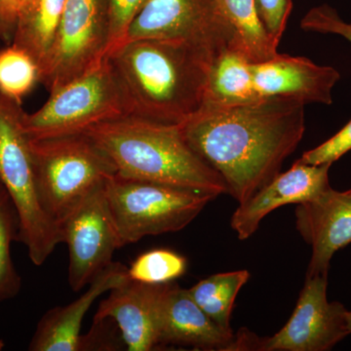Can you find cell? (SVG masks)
Here are the masks:
<instances>
[{
    "mask_svg": "<svg viewBox=\"0 0 351 351\" xmlns=\"http://www.w3.org/2000/svg\"><path fill=\"white\" fill-rule=\"evenodd\" d=\"M105 193L120 247L145 237L180 232L215 199L191 189L117 175L106 182Z\"/></svg>",
    "mask_w": 351,
    "mask_h": 351,
    "instance_id": "cell-7",
    "label": "cell"
},
{
    "mask_svg": "<svg viewBox=\"0 0 351 351\" xmlns=\"http://www.w3.org/2000/svg\"><path fill=\"white\" fill-rule=\"evenodd\" d=\"M301 27L306 32L337 34L351 44V23L341 19L338 11L328 4L311 8L302 18Z\"/></svg>",
    "mask_w": 351,
    "mask_h": 351,
    "instance_id": "cell-26",
    "label": "cell"
},
{
    "mask_svg": "<svg viewBox=\"0 0 351 351\" xmlns=\"http://www.w3.org/2000/svg\"><path fill=\"white\" fill-rule=\"evenodd\" d=\"M38 82V62L27 50L13 43L0 50V93L21 105Z\"/></svg>",
    "mask_w": 351,
    "mask_h": 351,
    "instance_id": "cell-22",
    "label": "cell"
},
{
    "mask_svg": "<svg viewBox=\"0 0 351 351\" xmlns=\"http://www.w3.org/2000/svg\"><path fill=\"white\" fill-rule=\"evenodd\" d=\"M252 64L234 48L221 50L208 73L204 105L237 107L263 100L254 86Z\"/></svg>",
    "mask_w": 351,
    "mask_h": 351,
    "instance_id": "cell-18",
    "label": "cell"
},
{
    "mask_svg": "<svg viewBox=\"0 0 351 351\" xmlns=\"http://www.w3.org/2000/svg\"><path fill=\"white\" fill-rule=\"evenodd\" d=\"M23 112L19 104L0 93V182L17 213L18 239L38 267L62 239L59 226L46 213L39 198L29 137L22 126Z\"/></svg>",
    "mask_w": 351,
    "mask_h": 351,
    "instance_id": "cell-5",
    "label": "cell"
},
{
    "mask_svg": "<svg viewBox=\"0 0 351 351\" xmlns=\"http://www.w3.org/2000/svg\"><path fill=\"white\" fill-rule=\"evenodd\" d=\"M328 276L306 277L297 306L285 326L269 338L241 330L232 350L328 351L350 335L348 309L327 298Z\"/></svg>",
    "mask_w": 351,
    "mask_h": 351,
    "instance_id": "cell-8",
    "label": "cell"
},
{
    "mask_svg": "<svg viewBox=\"0 0 351 351\" xmlns=\"http://www.w3.org/2000/svg\"><path fill=\"white\" fill-rule=\"evenodd\" d=\"M4 346H5V345H4V341H2L1 339H0V350H3Z\"/></svg>",
    "mask_w": 351,
    "mask_h": 351,
    "instance_id": "cell-32",
    "label": "cell"
},
{
    "mask_svg": "<svg viewBox=\"0 0 351 351\" xmlns=\"http://www.w3.org/2000/svg\"><path fill=\"white\" fill-rule=\"evenodd\" d=\"M306 104L270 97L237 107L203 106L181 124L193 151L242 204L280 173L306 131Z\"/></svg>",
    "mask_w": 351,
    "mask_h": 351,
    "instance_id": "cell-1",
    "label": "cell"
},
{
    "mask_svg": "<svg viewBox=\"0 0 351 351\" xmlns=\"http://www.w3.org/2000/svg\"><path fill=\"white\" fill-rule=\"evenodd\" d=\"M0 38H1V36H0Z\"/></svg>",
    "mask_w": 351,
    "mask_h": 351,
    "instance_id": "cell-34",
    "label": "cell"
},
{
    "mask_svg": "<svg viewBox=\"0 0 351 351\" xmlns=\"http://www.w3.org/2000/svg\"><path fill=\"white\" fill-rule=\"evenodd\" d=\"M108 43V0H66L39 82L55 91L101 61Z\"/></svg>",
    "mask_w": 351,
    "mask_h": 351,
    "instance_id": "cell-9",
    "label": "cell"
},
{
    "mask_svg": "<svg viewBox=\"0 0 351 351\" xmlns=\"http://www.w3.org/2000/svg\"><path fill=\"white\" fill-rule=\"evenodd\" d=\"M250 272L246 269L214 274L189 289L197 306L225 330L230 329V317L240 289L248 282Z\"/></svg>",
    "mask_w": 351,
    "mask_h": 351,
    "instance_id": "cell-21",
    "label": "cell"
},
{
    "mask_svg": "<svg viewBox=\"0 0 351 351\" xmlns=\"http://www.w3.org/2000/svg\"><path fill=\"white\" fill-rule=\"evenodd\" d=\"M295 228L311 245L313 255L306 277L328 276L336 252L351 243V191L329 188L297 204Z\"/></svg>",
    "mask_w": 351,
    "mask_h": 351,
    "instance_id": "cell-13",
    "label": "cell"
},
{
    "mask_svg": "<svg viewBox=\"0 0 351 351\" xmlns=\"http://www.w3.org/2000/svg\"><path fill=\"white\" fill-rule=\"evenodd\" d=\"M126 179L169 184L214 196L228 193L221 176L193 151L181 125L126 114L84 132Z\"/></svg>",
    "mask_w": 351,
    "mask_h": 351,
    "instance_id": "cell-3",
    "label": "cell"
},
{
    "mask_svg": "<svg viewBox=\"0 0 351 351\" xmlns=\"http://www.w3.org/2000/svg\"><path fill=\"white\" fill-rule=\"evenodd\" d=\"M66 0H31L21 14L13 44L27 50L38 66L47 56Z\"/></svg>",
    "mask_w": 351,
    "mask_h": 351,
    "instance_id": "cell-20",
    "label": "cell"
},
{
    "mask_svg": "<svg viewBox=\"0 0 351 351\" xmlns=\"http://www.w3.org/2000/svg\"><path fill=\"white\" fill-rule=\"evenodd\" d=\"M117 336H121V332L114 321L110 318L94 320L91 331L80 339V351L119 350V346H125V343L117 341Z\"/></svg>",
    "mask_w": 351,
    "mask_h": 351,
    "instance_id": "cell-29",
    "label": "cell"
},
{
    "mask_svg": "<svg viewBox=\"0 0 351 351\" xmlns=\"http://www.w3.org/2000/svg\"><path fill=\"white\" fill-rule=\"evenodd\" d=\"M254 2L265 32L278 45L292 12V0H254Z\"/></svg>",
    "mask_w": 351,
    "mask_h": 351,
    "instance_id": "cell-27",
    "label": "cell"
},
{
    "mask_svg": "<svg viewBox=\"0 0 351 351\" xmlns=\"http://www.w3.org/2000/svg\"><path fill=\"white\" fill-rule=\"evenodd\" d=\"M346 319H348V329L350 334H351V311H348V316H346Z\"/></svg>",
    "mask_w": 351,
    "mask_h": 351,
    "instance_id": "cell-31",
    "label": "cell"
},
{
    "mask_svg": "<svg viewBox=\"0 0 351 351\" xmlns=\"http://www.w3.org/2000/svg\"><path fill=\"white\" fill-rule=\"evenodd\" d=\"M221 51L178 39H142L107 57L128 114L181 125L204 106L208 73Z\"/></svg>",
    "mask_w": 351,
    "mask_h": 351,
    "instance_id": "cell-2",
    "label": "cell"
},
{
    "mask_svg": "<svg viewBox=\"0 0 351 351\" xmlns=\"http://www.w3.org/2000/svg\"><path fill=\"white\" fill-rule=\"evenodd\" d=\"M166 284L126 280L110 291L99 304L94 320L110 318L121 332L129 351L161 348V313Z\"/></svg>",
    "mask_w": 351,
    "mask_h": 351,
    "instance_id": "cell-12",
    "label": "cell"
},
{
    "mask_svg": "<svg viewBox=\"0 0 351 351\" xmlns=\"http://www.w3.org/2000/svg\"><path fill=\"white\" fill-rule=\"evenodd\" d=\"M351 151V120L343 129H341L326 142L315 149L304 152L300 162L308 165H321V164L334 163L341 156Z\"/></svg>",
    "mask_w": 351,
    "mask_h": 351,
    "instance_id": "cell-28",
    "label": "cell"
},
{
    "mask_svg": "<svg viewBox=\"0 0 351 351\" xmlns=\"http://www.w3.org/2000/svg\"><path fill=\"white\" fill-rule=\"evenodd\" d=\"M105 184L92 191L59 226L62 242L68 245V280L75 292L107 269L113 253L121 248Z\"/></svg>",
    "mask_w": 351,
    "mask_h": 351,
    "instance_id": "cell-10",
    "label": "cell"
},
{
    "mask_svg": "<svg viewBox=\"0 0 351 351\" xmlns=\"http://www.w3.org/2000/svg\"><path fill=\"white\" fill-rule=\"evenodd\" d=\"M142 39H178L217 50L237 49L216 0H147L121 45Z\"/></svg>",
    "mask_w": 351,
    "mask_h": 351,
    "instance_id": "cell-11",
    "label": "cell"
},
{
    "mask_svg": "<svg viewBox=\"0 0 351 351\" xmlns=\"http://www.w3.org/2000/svg\"><path fill=\"white\" fill-rule=\"evenodd\" d=\"M1 2H2V0H0V7H1Z\"/></svg>",
    "mask_w": 351,
    "mask_h": 351,
    "instance_id": "cell-33",
    "label": "cell"
},
{
    "mask_svg": "<svg viewBox=\"0 0 351 351\" xmlns=\"http://www.w3.org/2000/svg\"><path fill=\"white\" fill-rule=\"evenodd\" d=\"M127 269L122 263L112 262L75 302L48 311L39 320L29 350L80 351V330L85 314L99 297L128 280Z\"/></svg>",
    "mask_w": 351,
    "mask_h": 351,
    "instance_id": "cell-17",
    "label": "cell"
},
{
    "mask_svg": "<svg viewBox=\"0 0 351 351\" xmlns=\"http://www.w3.org/2000/svg\"><path fill=\"white\" fill-rule=\"evenodd\" d=\"M188 261L167 249H156L138 256L127 269L130 280L147 284L173 282L186 274Z\"/></svg>",
    "mask_w": 351,
    "mask_h": 351,
    "instance_id": "cell-24",
    "label": "cell"
},
{
    "mask_svg": "<svg viewBox=\"0 0 351 351\" xmlns=\"http://www.w3.org/2000/svg\"><path fill=\"white\" fill-rule=\"evenodd\" d=\"M221 18L232 34L235 48L252 63L276 56L278 45L269 38L254 0H216Z\"/></svg>",
    "mask_w": 351,
    "mask_h": 351,
    "instance_id": "cell-19",
    "label": "cell"
},
{
    "mask_svg": "<svg viewBox=\"0 0 351 351\" xmlns=\"http://www.w3.org/2000/svg\"><path fill=\"white\" fill-rule=\"evenodd\" d=\"M254 86L261 99L290 97L304 104L331 105L332 92L341 75L336 69L319 66L304 57L277 54L252 64Z\"/></svg>",
    "mask_w": 351,
    "mask_h": 351,
    "instance_id": "cell-15",
    "label": "cell"
},
{
    "mask_svg": "<svg viewBox=\"0 0 351 351\" xmlns=\"http://www.w3.org/2000/svg\"><path fill=\"white\" fill-rule=\"evenodd\" d=\"M147 0H108V43L106 57L117 49Z\"/></svg>",
    "mask_w": 351,
    "mask_h": 351,
    "instance_id": "cell-25",
    "label": "cell"
},
{
    "mask_svg": "<svg viewBox=\"0 0 351 351\" xmlns=\"http://www.w3.org/2000/svg\"><path fill=\"white\" fill-rule=\"evenodd\" d=\"M29 141L41 204L58 226L117 175L112 161L86 134Z\"/></svg>",
    "mask_w": 351,
    "mask_h": 351,
    "instance_id": "cell-4",
    "label": "cell"
},
{
    "mask_svg": "<svg viewBox=\"0 0 351 351\" xmlns=\"http://www.w3.org/2000/svg\"><path fill=\"white\" fill-rule=\"evenodd\" d=\"M350 191H351V189H350Z\"/></svg>",
    "mask_w": 351,
    "mask_h": 351,
    "instance_id": "cell-35",
    "label": "cell"
},
{
    "mask_svg": "<svg viewBox=\"0 0 351 351\" xmlns=\"http://www.w3.org/2000/svg\"><path fill=\"white\" fill-rule=\"evenodd\" d=\"M31 0H2L0 7V36L13 39L21 14Z\"/></svg>",
    "mask_w": 351,
    "mask_h": 351,
    "instance_id": "cell-30",
    "label": "cell"
},
{
    "mask_svg": "<svg viewBox=\"0 0 351 351\" xmlns=\"http://www.w3.org/2000/svg\"><path fill=\"white\" fill-rule=\"evenodd\" d=\"M234 332L214 322L188 290L178 284H166L161 313V346H191L193 350L232 351Z\"/></svg>",
    "mask_w": 351,
    "mask_h": 351,
    "instance_id": "cell-16",
    "label": "cell"
},
{
    "mask_svg": "<svg viewBox=\"0 0 351 351\" xmlns=\"http://www.w3.org/2000/svg\"><path fill=\"white\" fill-rule=\"evenodd\" d=\"M19 232V221L10 196L0 182V302L20 292L22 280L11 258V243Z\"/></svg>",
    "mask_w": 351,
    "mask_h": 351,
    "instance_id": "cell-23",
    "label": "cell"
},
{
    "mask_svg": "<svg viewBox=\"0 0 351 351\" xmlns=\"http://www.w3.org/2000/svg\"><path fill=\"white\" fill-rule=\"evenodd\" d=\"M331 166L332 163L308 165L297 160L287 172L279 173L233 213L230 223L239 239L251 237L257 232L263 219L277 208L301 204L331 188Z\"/></svg>",
    "mask_w": 351,
    "mask_h": 351,
    "instance_id": "cell-14",
    "label": "cell"
},
{
    "mask_svg": "<svg viewBox=\"0 0 351 351\" xmlns=\"http://www.w3.org/2000/svg\"><path fill=\"white\" fill-rule=\"evenodd\" d=\"M128 114L125 97L108 57L82 75L51 92L34 113H22L29 138L77 135L92 127Z\"/></svg>",
    "mask_w": 351,
    "mask_h": 351,
    "instance_id": "cell-6",
    "label": "cell"
}]
</instances>
